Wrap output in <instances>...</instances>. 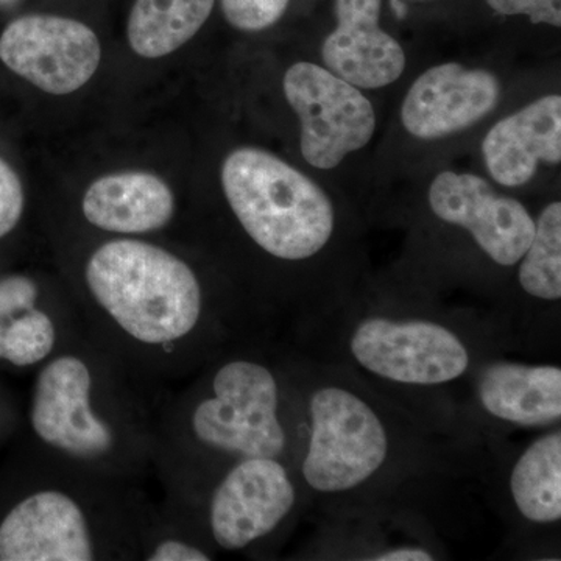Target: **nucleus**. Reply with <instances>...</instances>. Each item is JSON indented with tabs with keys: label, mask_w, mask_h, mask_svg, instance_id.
<instances>
[{
	"label": "nucleus",
	"mask_w": 561,
	"mask_h": 561,
	"mask_svg": "<svg viewBox=\"0 0 561 561\" xmlns=\"http://www.w3.org/2000/svg\"><path fill=\"white\" fill-rule=\"evenodd\" d=\"M300 404L294 472L319 518L424 513L449 481L474 476V457L337 365L289 348ZM430 518V516H427Z\"/></svg>",
	"instance_id": "nucleus-1"
},
{
	"label": "nucleus",
	"mask_w": 561,
	"mask_h": 561,
	"mask_svg": "<svg viewBox=\"0 0 561 561\" xmlns=\"http://www.w3.org/2000/svg\"><path fill=\"white\" fill-rule=\"evenodd\" d=\"M291 350L337 365L465 449L460 412L472 375L504 353L483 313L351 297Z\"/></svg>",
	"instance_id": "nucleus-2"
},
{
	"label": "nucleus",
	"mask_w": 561,
	"mask_h": 561,
	"mask_svg": "<svg viewBox=\"0 0 561 561\" xmlns=\"http://www.w3.org/2000/svg\"><path fill=\"white\" fill-rule=\"evenodd\" d=\"M83 283L91 337L139 382L201 371L234 343L267 337L249 317L216 308L190 262L154 243H102Z\"/></svg>",
	"instance_id": "nucleus-3"
},
{
	"label": "nucleus",
	"mask_w": 561,
	"mask_h": 561,
	"mask_svg": "<svg viewBox=\"0 0 561 561\" xmlns=\"http://www.w3.org/2000/svg\"><path fill=\"white\" fill-rule=\"evenodd\" d=\"M268 343L267 337L247 339L221 351L157 427L154 460L191 516L236 461L273 457L294 470L300 404L289 350Z\"/></svg>",
	"instance_id": "nucleus-4"
},
{
	"label": "nucleus",
	"mask_w": 561,
	"mask_h": 561,
	"mask_svg": "<svg viewBox=\"0 0 561 561\" xmlns=\"http://www.w3.org/2000/svg\"><path fill=\"white\" fill-rule=\"evenodd\" d=\"M130 379L92 337L70 339L39 365L28 420L58 465L127 482L154 460L157 426Z\"/></svg>",
	"instance_id": "nucleus-5"
},
{
	"label": "nucleus",
	"mask_w": 561,
	"mask_h": 561,
	"mask_svg": "<svg viewBox=\"0 0 561 561\" xmlns=\"http://www.w3.org/2000/svg\"><path fill=\"white\" fill-rule=\"evenodd\" d=\"M221 190L243 234L280 264H308L334 243L337 213L330 195L271 151L232 150L221 165Z\"/></svg>",
	"instance_id": "nucleus-6"
},
{
	"label": "nucleus",
	"mask_w": 561,
	"mask_h": 561,
	"mask_svg": "<svg viewBox=\"0 0 561 561\" xmlns=\"http://www.w3.org/2000/svg\"><path fill=\"white\" fill-rule=\"evenodd\" d=\"M101 479L88 493L79 482L50 481L10 508L0 523V561H92L119 559L142 546L147 530L121 526L114 518L136 512L110 505V494L125 482L111 483L99 494Z\"/></svg>",
	"instance_id": "nucleus-7"
},
{
	"label": "nucleus",
	"mask_w": 561,
	"mask_h": 561,
	"mask_svg": "<svg viewBox=\"0 0 561 561\" xmlns=\"http://www.w3.org/2000/svg\"><path fill=\"white\" fill-rule=\"evenodd\" d=\"M306 511L290 465L251 457L231 465L205 494L194 518L213 551L249 553L272 545Z\"/></svg>",
	"instance_id": "nucleus-8"
},
{
	"label": "nucleus",
	"mask_w": 561,
	"mask_h": 561,
	"mask_svg": "<svg viewBox=\"0 0 561 561\" xmlns=\"http://www.w3.org/2000/svg\"><path fill=\"white\" fill-rule=\"evenodd\" d=\"M460 426L472 451L497 448L512 432L561 426L560 365L493 354L472 375Z\"/></svg>",
	"instance_id": "nucleus-9"
},
{
	"label": "nucleus",
	"mask_w": 561,
	"mask_h": 561,
	"mask_svg": "<svg viewBox=\"0 0 561 561\" xmlns=\"http://www.w3.org/2000/svg\"><path fill=\"white\" fill-rule=\"evenodd\" d=\"M284 95L301 124V153L321 171L337 168L348 154L368 146L376 113L359 88L323 66L300 61L287 69Z\"/></svg>",
	"instance_id": "nucleus-10"
},
{
	"label": "nucleus",
	"mask_w": 561,
	"mask_h": 561,
	"mask_svg": "<svg viewBox=\"0 0 561 561\" xmlns=\"http://www.w3.org/2000/svg\"><path fill=\"white\" fill-rule=\"evenodd\" d=\"M516 268V298L485 313L504 353L541 354L560 346L561 203L535 219V234Z\"/></svg>",
	"instance_id": "nucleus-11"
},
{
	"label": "nucleus",
	"mask_w": 561,
	"mask_h": 561,
	"mask_svg": "<svg viewBox=\"0 0 561 561\" xmlns=\"http://www.w3.org/2000/svg\"><path fill=\"white\" fill-rule=\"evenodd\" d=\"M479 481L512 524L516 540H553L561 524V426L538 432L518 449L505 443L491 449Z\"/></svg>",
	"instance_id": "nucleus-12"
},
{
	"label": "nucleus",
	"mask_w": 561,
	"mask_h": 561,
	"mask_svg": "<svg viewBox=\"0 0 561 561\" xmlns=\"http://www.w3.org/2000/svg\"><path fill=\"white\" fill-rule=\"evenodd\" d=\"M427 203L435 219L465 232L494 267L515 268L534 239L535 219L526 206L474 173H438Z\"/></svg>",
	"instance_id": "nucleus-13"
},
{
	"label": "nucleus",
	"mask_w": 561,
	"mask_h": 561,
	"mask_svg": "<svg viewBox=\"0 0 561 561\" xmlns=\"http://www.w3.org/2000/svg\"><path fill=\"white\" fill-rule=\"evenodd\" d=\"M0 60L47 94L81 90L98 72L101 41L91 27L70 18L28 14L7 25Z\"/></svg>",
	"instance_id": "nucleus-14"
},
{
	"label": "nucleus",
	"mask_w": 561,
	"mask_h": 561,
	"mask_svg": "<svg viewBox=\"0 0 561 561\" xmlns=\"http://www.w3.org/2000/svg\"><path fill=\"white\" fill-rule=\"evenodd\" d=\"M500 95V80L490 70L443 62L413 81L401 106L402 127L416 139L446 138L489 116Z\"/></svg>",
	"instance_id": "nucleus-15"
},
{
	"label": "nucleus",
	"mask_w": 561,
	"mask_h": 561,
	"mask_svg": "<svg viewBox=\"0 0 561 561\" xmlns=\"http://www.w3.org/2000/svg\"><path fill=\"white\" fill-rule=\"evenodd\" d=\"M382 0H335L337 27L324 39L327 69L359 90L394 83L405 69V51L379 25Z\"/></svg>",
	"instance_id": "nucleus-16"
},
{
	"label": "nucleus",
	"mask_w": 561,
	"mask_h": 561,
	"mask_svg": "<svg viewBox=\"0 0 561 561\" xmlns=\"http://www.w3.org/2000/svg\"><path fill=\"white\" fill-rule=\"evenodd\" d=\"M491 179L504 187L529 183L540 164L561 161V98L549 94L493 125L482 142Z\"/></svg>",
	"instance_id": "nucleus-17"
},
{
	"label": "nucleus",
	"mask_w": 561,
	"mask_h": 561,
	"mask_svg": "<svg viewBox=\"0 0 561 561\" xmlns=\"http://www.w3.org/2000/svg\"><path fill=\"white\" fill-rule=\"evenodd\" d=\"M81 213L98 230L121 236L149 234L171 224L175 197L153 173H111L88 187Z\"/></svg>",
	"instance_id": "nucleus-18"
},
{
	"label": "nucleus",
	"mask_w": 561,
	"mask_h": 561,
	"mask_svg": "<svg viewBox=\"0 0 561 561\" xmlns=\"http://www.w3.org/2000/svg\"><path fill=\"white\" fill-rule=\"evenodd\" d=\"M216 0H136L128 16V43L142 58L165 57L194 38Z\"/></svg>",
	"instance_id": "nucleus-19"
},
{
	"label": "nucleus",
	"mask_w": 561,
	"mask_h": 561,
	"mask_svg": "<svg viewBox=\"0 0 561 561\" xmlns=\"http://www.w3.org/2000/svg\"><path fill=\"white\" fill-rule=\"evenodd\" d=\"M70 339L65 317L36 305L0 321V360L16 368L39 367Z\"/></svg>",
	"instance_id": "nucleus-20"
},
{
	"label": "nucleus",
	"mask_w": 561,
	"mask_h": 561,
	"mask_svg": "<svg viewBox=\"0 0 561 561\" xmlns=\"http://www.w3.org/2000/svg\"><path fill=\"white\" fill-rule=\"evenodd\" d=\"M214 553L201 535L183 530L158 534L147 530L140 546V556L147 561H209L214 560Z\"/></svg>",
	"instance_id": "nucleus-21"
},
{
	"label": "nucleus",
	"mask_w": 561,
	"mask_h": 561,
	"mask_svg": "<svg viewBox=\"0 0 561 561\" xmlns=\"http://www.w3.org/2000/svg\"><path fill=\"white\" fill-rule=\"evenodd\" d=\"M290 0H221V10L232 27L261 32L284 16Z\"/></svg>",
	"instance_id": "nucleus-22"
},
{
	"label": "nucleus",
	"mask_w": 561,
	"mask_h": 561,
	"mask_svg": "<svg viewBox=\"0 0 561 561\" xmlns=\"http://www.w3.org/2000/svg\"><path fill=\"white\" fill-rule=\"evenodd\" d=\"M24 206V190L20 176L0 158V239L18 227Z\"/></svg>",
	"instance_id": "nucleus-23"
},
{
	"label": "nucleus",
	"mask_w": 561,
	"mask_h": 561,
	"mask_svg": "<svg viewBox=\"0 0 561 561\" xmlns=\"http://www.w3.org/2000/svg\"><path fill=\"white\" fill-rule=\"evenodd\" d=\"M502 16H526L531 24L561 25V0H486Z\"/></svg>",
	"instance_id": "nucleus-24"
},
{
	"label": "nucleus",
	"mask_w": 561,
	"mask_h": 561,
	"mask_svg": "<svg viewBox=\"0 0 561 561\" xmlns=\"http://www.w3.org/2000/svg\"><path fill=\"white\" fill-rule=\"evenodd\" d=\"M39 295L38 284L28 276L11 275L0 279V321L38 305Z\"/></svg>",
	"instance_id": "nucleus-25"
},
{
	"label": "nucleus",
	"mask_w": 561,
	"mask_h": 561,
	"mask_svg": "<svg viewBox=\"0 0 561 561\" xmlns=\"http://www.w3.org/2000/svg\"><path fill=\"white\" fill-rule=\"evenodd\" d=\"M390 5L398 18H404L405 13H408V7H405V3H402L401 0H390Z\"/></svg>",
	"instance_id": "nucleus-26"
},
{
	"label": "nucleus",
	"mask_w": 561,
	"mask_h": 561,
	"mask_svg": "<svg viewBox=\"0 0 561 561\" xmlns=\"http://www.w3.org/2000/svg\"><path fill=\"white\" fill-rule=\"evenodd\" d=\"M16 2H20V0H0V7L14 5Z\"/></svg>",
	"instance_id": "nucleus-27"
}]
</instances>
